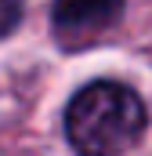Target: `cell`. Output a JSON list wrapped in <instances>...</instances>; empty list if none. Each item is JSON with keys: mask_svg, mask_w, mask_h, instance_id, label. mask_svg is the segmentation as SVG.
I'll return each instance as SVG.
<instances>
[{"mask_svg": "<svg viewBox=\"0 0 152 156\" xmlns=\"http://www.w3.org/2000/svg\"><path fill=\"white\" fill-rule=\"evenodd\" d=\"M127 0H54L51 18L62 40H87L119 18Z\"/></svg>", "mask_w": 152, "mask_h": 156, "instance_id": "cell-2", "label": "cell"}, {"mask_svg": "<svg viewBox=\"0 0 152 156\" xmlns=\"http://www.w3.org/2000/svg\"><path fill=\"white\" fill-rule=\"evenodd\" d=\"M22 22V4L18 0H0V37H7Z\"/></svg>", "mask_w": 152, "mask_h": 156, "instance_id": "cell-3", "label": "cell"}, {"mask_svg": "<svg viewBox=\"0 0 152 156\" xmlns=\"http://www.w3.org/2000/svg\"><path fill=\"white\" fill-rule=\"evenodd\" d=\"M149 127L145 102L116 80L80 87L65 105V138L80 156H123Z\"/></svg>", "mask_w": 152, "mask_h": 156, "instance_id": "cell-1", "label": "cell"}]
</instances>
